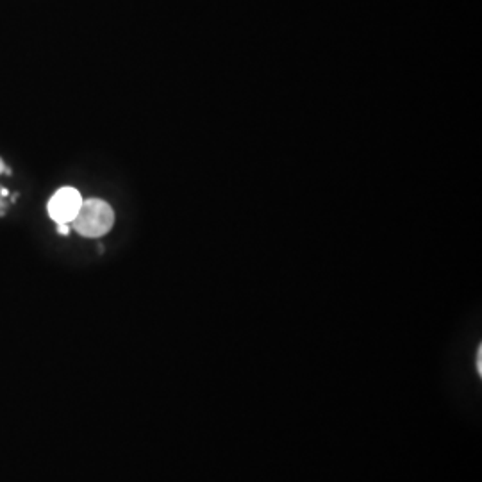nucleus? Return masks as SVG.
I'll use <instances>...</instances> for the list:
<instances>
[{"mask_svg": "<svg viewBox=\"0 0 482 482\" xmlns=\"http://www.w3.org/2000/svg\"><path fill=\"white\" fill-rule=\"evenodd\" d=\"M58 229L61 234H68L70 231V224H58Z\"/></svg>", "mask_w": 482, "mask_h": 482, "instance_id": "obj_4", "label": "nucleus"}, {"mask_svg": "<svg viewBox=\"0 0 482 482\" xmlns=\"http://www.w3.org/2000/svg\"><path fill=\"white\" fill-rule=\"evenodd\" d=\"M82 204L81 193L75 188H61L49 201V215L56 224H72Z\"/></svg>", "mask_w": 482, "mask_h": 482, "instance_id": "obj_2", "label": "nucleus"}, {"mask_svg": "<svg viewBox=\"0 0 482 482\" xmlns=\"http://www.w3.org/2000/svg\"><path fill=\"white\" fill-rule=\"evenodd\" d=\"M4 172V163H2V160H0V173Z\"/></svg>", "mask_w": 482, "mask_h": 482, "instance_id": "obj_5", "label": "nucleus"}, {"mask_svg": "<svg viewBox=\"0 0 482 482\" xmlns=\"http://www.w3.org/2000/svg\"><path fill=\"white\" fill-rule=\"evenodd\" d=\"M72 227L84 238H100L115 225V211L102 199L82 201L77 215L72 220Z\"/></svg>", "mask_w": 482, "mask_h": 482, "instance_id": "obj_1", "label": "nucleus"}, {"mask_svg": "<svg viewBox=\"0 0 482 482\" xmlns=\"http://www.w3.org/2000/svg\"><path fill=\"white\" fill-rule=\"evenodd\" d=\"M477 372L479 375L482 373V348H479L477 350Z\"/></svg>", "mask_w": 482, "mask_h": 482, "instance_id": "obj_3", "label": "nucleus"}]
</instances>
